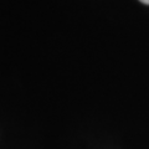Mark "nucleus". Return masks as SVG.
I'll return each instance as SVG.
<instances>
[{"label": "nucleus", "instance_id": "obj_1", "mask_svg": "<svg viewBox=\"0 0 149 149\" xmlns=\"http://www.w3.org/2000/svg\"><path fill=\"white\" fill-rule=\"evenodd\" d=\"M141 3H143V4H147V5H149V0H139Z\"/></svg>", "mask_w": 149, "mask_h": 149}]
</instances>
